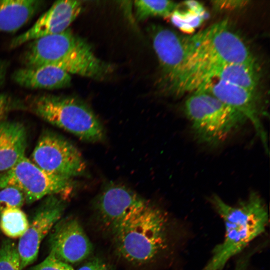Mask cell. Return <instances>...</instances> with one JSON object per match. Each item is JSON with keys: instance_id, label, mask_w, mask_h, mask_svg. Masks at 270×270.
Segmentation results:
<instances>
[{"instance_id": "7c38bea8", "label": "cell", "mask_w": 270, "mask_h": 270, "mask_svg": "<svg viewBox=\"0 0 270 270\" xmlns=\"http://www.w3.org/2000/svg\"><path fill=\"white\" fill-rule=\"evenodd\" d=\"M50 238V252L68 264L79 262L92 250V245L80 222L73 218L59 220Z\"/></svg>"}, {"instance_id": "7a4b0ae2", "label": "cell", "mask_w": 270, "mask_h": 270, "mask_svg": "<svg viewBox=\"0 0 270 270\" xmlns=\"http://www.w3.org/2000/svg\"><path fill=\"white\" fill-rule=\"evenodd\" d=\"M168 228L166 213L146 200L130 212L113 232L118 251L129 262H151L168 247Z\"/></svg>"}, {"instance_id": "ac0fdd59", "label": "cell", "mask_w": 270, "mask_h": 270, "mask_svg": "<svg viewBox=\"0 0 270 270\" xmlns=\"http://www.w3.org/2000/svg\"><path fill=\"white\" fill-rule=\"evenodd\" d=\"M43 2L38 0H0V32H14L39 10Z\"/></svg>"}, {"instance_id": "4fadbf2b", "label": "cell", "mask_w": 270, "mask_h": 270, "mask_svg": "<svg viewBox=\"0 0 270 270\" xmlns=\"http://www.w3.org/2000/svg\"><path fill=\"white\" fill-rule=\"evenodd\" d=\"M82 10V4L79 0L55 2L31 28L12 40L10 48H16L36 38L65 31Z\"/></svg>"}, {"instance_id": "d4e9b609", "label": "cell", "mask_w": 270, "mask_h": 270, "mask_svg": "<svg viewBox=\"0 0 270 270\" xmlns=\"http://www.w3.org/2000/svg\"><path fill=\"white\" fill-rule=\"evenodd\" d=\"M247 1L230 0L213 1L214 7L218 10H234L243 6L246 4Z\"/></svg>"}, {"instance_id": "8fae6325", "label": "cell", "mask_w": 270, "mask_h": 270, "mask_svg": "<svg viewBox=\"0 0 270 270\" xmlns=\"http://www.w3.org/2000/svg\"><path fill=\"white\" fill-rule=\"evenodd\" d=\"M149 32L161 68V84L166 90L179 74L186 59L187 37L157 25L150 27Z\"/></svg>"}, {"instance_id": "9a60e30c", "label": "cell", "mask_w": 270, "mask_h": 270, "mask_svg": "<svg viewBox=\"0 0 270 270\" xmlns=\"http://www.w3.org/2000/svg\"><path fill=\"white\" fill-rule=\"evenodd\" d=\"M70 28L32 40L22 56L25 67L52 65L60 60L79 38Z\"/></svg>"}, {"instance_id": "f1b7e54d", "label": "cell", "mask_w": 270, "mask_h": 270, "mask_svg": "<svg viewBox=\"0 0 270 270\" xmlns=\"http://www.w3.org/2000/svg\"><path fill=\"white\" fill-rule=\"evenodd\" d=\"M5 76V68L4 64L0 61V86L3 83Z\"/></svg>"}, {"instance_id": "e0dca14e", "label": "cell", "mask_w": 270, "mask_h": 270, "mask_svg": "<svg viewBox=\"0 0 270 270\" xmlns=\"http://www.w3.org/2000/svg\"><path fill=\"white\" fill-rule=\"evenodd\" d=\"M26 132L18 122H0V172L14 166L25 156Z\"/></svg>"}, {"instance_id": "30bf717a", "label": "cell", "mask_w": 270, "mask_h": 270, "mask_svg": "<svg viewBox=\"0 0 270 270\" xmlns=\"http://www.w3.org/2000/svg\"><path fill=\"white\" fill-rule=\"evenodd\" d=\"M196 91L208 93L242 114L253 124L266 148V132L261 120L262 112L255 92L217 80L202 84Z\"/></svg>"}, {"instance_id": "5b68a950", "label": "cell", "mask_w": 270, "mask_h": 270, "mask_svg": "<svg viewBox=\"0 0 270 270\" xmlns=\"http://www.w3.org/2000/svg\"><path fill=\"white\" fill-rule=\"evenodd\" d=\"M187 42V58L178 75L191 68L204 65L222 63L255 64L249 48L226 21L214 24L188 36Z\"/></svg>"}, {"instance_id": "7402d4cb", "label": "cell", "mask_w": 270, "mask_h": 270, "mask_svg": "<svg viewBox=\"0 0 270 270\" xmlns=\"http://www.w3.org/2000/svg\"><path fill=\"white\" fill-rule=\"evenodd\" d=\"M0 270H22L18 246L10 240H4L0 246Z\"/></svg>"}, {"instance_id": "277c9868", "label": "cell", "mask_w": 270, "mask_h": 270, "mask_svg": "<svg viewBox=\"0 0 270 270\" xmlns=\"http://www.w3.org/2000/svg\"><path fill=\"white\" fill-rule=\"evenodd\" d=\"M185 114L198 141L209 146L225 142L246 121V117L212 95L196 91L184 104Z\"/></svg>"}, {"instance_id": "44dd1931", "label": "cell", "mask_w": 270, "mask_h": 270, "mask_svg": "<svg viewBox=\"0 0 270 270\" xmlns=\"http://www.w3.org/2000/svg\"><path fill=\"white\" fill-rule=\"evenodd\" d=\"M207 16L204 8L200 10H188L180 12L176 10L170 14L172 22L182 30L191 32L196 28Z\"/></svg>"}, {"instance_id": "83f0119b", "label": "cell", "mask_w": 270, "mask_h": 270, "mask_svg": "<svg viewBox=\"0 0 270 270\" xmlns=\"http://www.w3.org/2000/svg\"><path fill=\"white\" fill-rule=\"evenodd\" d=\"M234 270H247V262L246 260H241L237 264Z\"/></svg>"}, {"instance_id": "603a6c76", "label": "cell", "mask_w": 270, "mask_h": 270, "mask_svg": "<svg viewBox=\"0 0 270 270\" xmlns=\"http://www.w3.org/2000/svg\"><path fill=\"white\" fill-rule=\"evenodd\" d=\"M25 202L24 193L18 188H4L0 190V214L8 209L20 208Z\"/></svg>"}, {"instance_id": "2e32d148", "label": "cell", "mask_w": 270, "mask_h": 270, "mask_svg": "<svg viewBox=\"0 0 270 270\" xmlns=\"http://www.w3.org/2000/svg\"><path fill=\"white\" fill-rule=\"evenodd\" d=\"M13 80L21 86L30 89L56 90L69 86L70 74L51 65L24 67L16 70Z\"/></svg>"}, {"instance_id": "ffe728a7", "label": "cell", "mask_w": 270, "mask_h": 270, "mask_svg": "<svg viewBox=\"0 0 270 270\" xmlns=\"http://www.w3.org/2000/svg\"><path fill=\"white\" fill-rule=\"evenodd\" d=\"M136 16L138 20H144L154 16H170L172 12L177 9L178 5L169 0L134 1Z\"/></svg>"}, {"instance_id": "52a82bcc", "label": "cell", "mask_w": 270, "mask_h": 270, "mask_svg": "<svg viewBox=\"0 0 270 270\" xmlns=\"http://www.w3.org/2000/svg\"><path fill=\"white\" fill-rule=\"evenodd\" d=\"M32 161L44 170L72 179L83 175L86 163L78 150L53 132L42 133L32 152Z\"/></svg>"}, {"instance_id": "9c48e42d", "label": "cell", "mask_w": 270, "mask_h": 270, "mask_svg": "<svg viewBox=\"0 0 270 270\" xmlns=\"http://www.w3.org/2000/svg\"><path fill=\"white\" fill-rule=\"evenodd\" d=\"M65 199L48 196L36 212L24 234L20 238L18 250L22 270L36 259L41 242L61 218L65 208Z\"/></svg>"}, {"instance_id": "ba28073f", "label": "cell", "mask_w": 270, "mask_h": 270, "mask_svg": "<svg viewBox=\"0 0 270 270\" xmlns=\"http://www.w3.org/2000/svg\"><path fill=\"white\" fill-rule=\"evenodd\" d=\"M225 82L255 92L258 76L255 64L222 63L194 67L181 73L172 86L174 94L194 92L212 80Z\"/></svg>"}, {"instance_id": "d6986e66", "label": "cell", "mask_w": 270, "mask_h": 270, "mask_svg": "<svg viewBox=\"0 0 270 270\" xmlns=\"http://www.w3.org/2000/svg\"><path fill=\"white\" fill-rule=\"evenodd\" d=\"M28 226L27 216L20 208L8 209L0 214V228L10 238H20Z\"/></svg>"}, {"instance_id": "5bb4252c", "label": "cell", "mask_w": 270, "mask_h": 270, "mask_svg": "<svg viewBox=\"0 0 270 270\" xmlns=\"http://www.w3.org/2000/svg\"><path fill=\"white\" fill-rule=\"evenodd\" d=\"M146 201L130 188L112 184L100 193L96 204L102 222L114 232L130 212Z\"/></svg>"}, {"instance_id": "3957f363", "label": "cell", "mask_w": 270, "mask_h": 270, "mask_svg": "<svg viewBox=\"0 0 270 270\" xmlns=\"http://www.w3.org/2000/svg\"><path fill=\"white\" fill-rule=\"evenodd\" d=\"M26 104L30 112L82 140L96 142L104 138L103 126L93 111L74 97L38 94L28 98Z\"/></svg>"}, {"instance_id": "cb8c5ba5", "label": "cell", "mask_w": 270, "mask_h": 270, "mask_svg": "<svg viewBox=\"0 0 270 270\" xmlns=\"http://www.w3.org/2000/svg\"><path fill=\"white\" fill-rule=\"evenodd\" d=\"M30 270H74L70 264L56 258L52 252L40 263L36 265Z\"/></svg>"}, {"instance_id": "484cf974", "label": "cell", "mask_w": 270, "mask_h": 270, "mask_svg": "<svg viewBox=\"0 0 270 270\" xmlns=\"http://www.w3.org/2000/svg\"><path fill=\"white\" fill-rule=\"evenodd\" d=\"M78 270H110L108 265L102 260L96 258L88 261Z\"/></svg>"}, {"instance_id": "8992f818", "label": "cell", "mask_w": 270, "mask_h": 270, "mask_svg": "<svg viewBox=\"0 0 270 270\" xmlns=\"http://www.w3.org/2000/svg\"><path fill=\"white\" fill-rule=\"evenodd\" d=\"M14 186L24 194L26 202L32 204L52 195L66 199L74 188L72 179L48 173L26 156L10 169L0 172V190Z\"/></svg>"}, {"instance_id": "6da1fadb", "label": "cell", "mask_w": 270, "mask_h": 270, "mask_svg": "<svg viewBox=\"0 0 270 270\" xmlns=\"http://www.w3.org/2000/svg\"><path fill=\"white\" fill-rule=\"evenodd\" d=\"M210 201L224 222L225 236L222 242L214 247L202 270H221L230 258L264 232L268 212L262 198L255 192L234 206L216 194L210 197Z\"/></svg>"}, {"instance_id": "4316f807", "label": "cell", "mask_w": 270, "mask_h": 270, "mask_svg": "<svg viewBox=\"0 0 270 270\" xmlns=\"http://www.w3.org/2000/svg\"><path fill=\"white\" fill-rule=\"evenodd\" d=\"M12 108V100L8 96L0 94V122Z\"/></svg>"}]
</instances>
